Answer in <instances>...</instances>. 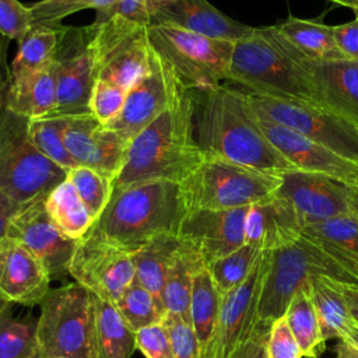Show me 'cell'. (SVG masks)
<instances>
[{
	"label": "cell",
	"mask_w": 358,
	"mask_h": 358,
	"mask_svg": "<svg viewBox=\"0 0 358 358\" xmlns=\"http://www.w3.org/2000/svg\"><path fill=\"white\" fill-rule=\"evenodd\" d=\"M164 64L169 83L168 105L130 141L124 165L112 182V190L157 179L180 183L204 159L194 136L193 90L165 62Z\"/></svg>",
	"instance_id": "1"
},
{
	"label": "cell",
	"mask_w": 358,
	"mask_h": 358,
	"mask_svg": "<svg viewBox=\"0 0 358 358\" xmlns=\"http://www.w3.org/2000/svg\"><path fill=\"white\" fill-rule=\"evenodd\" d=\"M196 127L204 157L268 173L295 169L264 134L248 92L222 84L206 91Z\"/></svg>",
	"instance_id": "2"
},
{
	"label": "cell",
	"mask_w": 358,
	"mask_h": 358,
	"mask_svg": "<svg viewBox=\"0 0 358 358\" xmlns=\"http://www.w3.org/2000/svg\"><path fill=\"white\" fill-rule=\"evenodd\" d=\"M187 213L180 183L138 182L112 190L92 229L117 246L138 250L159 235H178Z\"/></svg>",
	"instance_id": "3"
},
{
	"label": "cell",
	"mask_w": 358,
	"mask_h": 358,
	"mask_svg": "<svg viewBox=\"0 0 358 358\" xmlns=\"http://www.w3.org/2000/svg\"><path fill=\"white\" fill-rule=\"evenodd\" d=\"M227 81L245 87L252 95L323 108L306 71L278 46L268 27L255 28L252 35L235 42Z\"/></svg>",
	"instance_id": "4"
},
{
	"label": "cell",
	"mask_w": 358,
	"mask_h": 358,
	"mask_svg": "<svg viewBox=\"0 0 358 358\" xmlns=\"http://www.w3.org/2000/svg\"><path fill=\"white\" fill-rule=\"evenodd\" d=\"M315 277H326L341 285L358 288V277L338 257L305 234L270 250L259 303V322L271 326L284 316L294 294Z\"/></svg>",
	"instance_id": "5"
},
{
	"label": "cell",
	"mask_w": 358,
	"mask_h": 358,
	"mask_svg": "<svg viewBox=\"0 0 358 358\" xmlns=\"http://www.w3.org/2000/svg\"><path fill=\"white\" fill-rule=\"evenodd\" d=\"M6 49L0 42V187L25 204L46 196L67 178V172L45 158L28 136V117L6 106L4 90L10 78Z\"/></svg>",
	"instance_id": "6"
},
{
	"label": "cell",
	"mask_w": 358,
	"mask_h": 358,
	"mask_svg": "<svg viewBox=\"0 0 358 358\" xmlns=\"http://www.w3.org/2000/svg\"><path fill=\"white\" fill-rule=\"evenodd\" d=\"M36 350L66 358H95V295L78 282L52 288L39 303Z\"/></svg>",
	"instance_id": "7"
},
{
	"label": "cell",
	"mask_w": 358,
	"mask_h": 358,
	"mask_svg": "<svg viewBox=\"0 0 358 358\" xmlns=\"http://www.w3.org/2000/svg\"><path fill=\"white\" fill-rule=\"evenodd\" d=\"M280 173L252 169L221 158L203 162L180 182L187 210H228L252 206L277 193Z\"/></svg>",
	"instance_id": "8"
},
{
	"label": "cell",
	"mask_w": 358,
	"mask_h": 358,
	"mask_svg": "<svg viewBox=\"0 0 358 358\" xmlns=\"http://www.w3.org/2000/svg\"><path fill=\"white\" fill-rule=\"evenodd\" d=\"M155 53L190 90L210 91L227 81L235 42L196 35L168 25H150Z\"/></svg>",
	"instance_id": "9"
},
{
	"label": "cell",
	"mask_w": 358,
	"mask_h": 358,
	"mask_svg": "<svg viewBox=\"0 0 358 358\" xmlns=\"http://www.w3.org/2000/svg\"><path fill=\"white\" fill-rule=\"evenodd\" d=\"M91 28L95 80L116 84L127 92L150 67L148 25L113 15Z\"/></svg>",
	"instance_id": "10"
},
{
	"label": "cell",
	"mask_w": 358,
	"mask_h": 358,
	"mask_svg": "<svg viewBox=\"0 0 358 358\" xmlns=\"http://www.w3.org/2000/svg\"><path fill=\"white\" fill-rule=\"evenodd\" d=\"M252 105L260 117L292 129L306 138L358 164V126L324 108L252 95Z\"/></svg>",
	"instance_id": "11"
},
{
	"label": "cell",
	"mask_w": 358,
	"mask_h": 358,
	"mask_svg": "<svg viewBox=\"0 0 358 358\" xmlns=\"http://www.w3.org/2000/svg\"><path fill=\"white\" fill-rule=\"evenodd\" d=\"M134 255L102 238L92 228L76 243L69 275L95 296L115 303L134 281Z\"/></svg>",
	"instance_id": "12"
},
{
	"label": "cell",
	"mask_w": 358,
	"mask_h": 358,
	"mask_svg": "<svg viewBox=\"0 0 358 358\" xmlns=\"http://www.w3.org/2000/svg\"><path fill=\"white\" fill-rule=\"evenodd\" d=\"M92 28L60 27L55 55L56 108L45 117H63L91 113L90 102L95 84Z\"/></svg>",
	"instance_id": "13"
},
{
	"label": "cell",
	"mask_w": 358,
	"mask_h": 358,
	"mask_svg": "<svg viewBox=\"0 0 358 358\" xmlns=\"http://www.w3.org/2000/svg\"><path fill=\"white\" fill-rule=\"evenodd\" d=\"M270 250L262 252L248 278L222 296L214 336L200 358H231L259 324V303Z\"/></svg>",
	"instance_id": "14"
},
{
	"label": "cell",
	"mask_w": 358,
	"mask_h": 358,
	"mask_svg": "<svg viewBox=\"0 0 358 358\" xmlns=\"http://www.w3.org/2000/svg\"><path fill=\"white\" fill-rule=\"evenodd\" d=\"M268 28L278 46L306 71L323 108L358 126V60H312L282 38L274 25Z\"/></svg>",
	"instance_id": "15"
},
{
	"label": "cell",
	"mask_w": 358,
	"mask_h": 358,
	"mask_svg": "<svg viewBox=\"0 0 358 358\" xmlns=\"http://www.w3.org/2000/svg\"><path fill=\"white\" fill-rule=\"evenodd\" d=\"M63 138L78 165L94 169L110 182L120 173L130 144L92 113L63 116Z\"/></svg>",
	"instance_id": "16"
},
{
	"label": "cell",
	"mask_w": 358,
	"mask_h": 358,
	"mask_svg": "<svg viewBox=\"0 0 358 358\" xmlns=\"http://www.w3.org/2000/svg\"><path fill=\"white\" fill-rule=\"evenodd\" d=\"M45 197L21 206L13 218L7 236L21 242L43 264L50 280L69 274V264L77 241L66 238L50 220Z\"/></svg>",
	"instance_id": "17"
},
{
	"label": "cell",
	"mask_w": 358,
	"mask_h": 358,
	"mask_svg": "<svg viewBox=\"0 0 358 358\" xmlns=\"http://www.w3.org/2000/svg\"><path fill=\"white\" fill-rule=\"evenodd\" d=\"M280 175L281 186L277 194L291 203L303 228L351 213L350 186L329 176L296 168Z\"/></svg>",
	"instance_id": "18"
},
{
	"label": "cell",
	"mask_w": 358,
	"mask_h": 358,
	"mask_svg": "<svg viewBox=\"0 0 358 358\" xmlns=\"http://www.w3.org/2000/svg\"><path fill=\"white\" fill-rule=\"evenodd\" d=\"M259 123L271 144L296 169L320 173L350 187H358L357 162L336 154L289 127L260 116Z\"/></svg>",
	"instance_id": "19"
},
{
	"label": "cell",
	"mask_w": 358,
	"mask_h": 358,
	"mask_svg": "<svg viewBox=\"0 0 358 358\" xmlns=\"http://www.w3.org/2000/svg\"><path fill=\"white\" fill-rule=\"evenodd\" d=\"M249 206L228 210H192L182 221L179 236L189 242L204 264L245 245V218Z\"/></svg>",
	"instance_id": "20"
},
{
	"label": "cell",
	"mask_w": 358,
	"mask_h": 358,
	"mask_svg": "<svg viewBox=\"0 0 358 358\" xmlns=\"http://www.w3.org/2000/svg\"><path fill=\"white\" fill-rule=\"evenodd\" d=\"M168 101L169 83L166 69L162 59L152 49L147 73L126 92L122 110L106 127L131 141L166 108Z\"/></svg>",
	"instance_id": "21"
},
{
	"label": "cell",
	"mask_w": 358,
	"mask_h": 358,
	"mask_svg": "<svg viewBox=\"0 0 358 358\" xmlns=\"http://www.w3.org/2000/svg\"><path fill=\"white\" fill-rule=\"evenodd\" d=\"M50 277L43 264L21 242L0 239V298L7 303L39 305L49 292Z\"/></svg>",
	"instance_id": "22"
},
{
	"label": "cell",
	"mask_w": 358,
	"mask_h": 358,
	"mask_svg": "<svg viewBox=\"0 0 358 358\" xmlns=\"http://www.w3.org/2000/svg\"><path fill=\"white\" fill-rule=\"evenodd\" d=\"M150 25H168L196 35L231 42L248 38L255 31V27L225 15L207 0L168 1L151 14Z\"/></svg>",
	"instance_id": "23"
},
{
	"label": "cell",
	"mask_w": 358,
	"mask_h": 358,
	"mask_svg": "<svg viewBox=\"0 0 358 358\" xmlns=\"http://www.w3.org/2000/svg\"><path fill=\"white\" fill-rule=\"evenodd\" d=\"M302 224L291 203L277 193L249 206L245 218V243L260 252L278 249L302 234Z\"/></svg>",
	"instance_id": "24"
},
{
	"label": "cell",
	"mask_w": 358,
	"mask_h": 358,
	"mask_svg": "<svg viewBox=\"0 0 358 358\" xmlns=\"http://www.w3.org/2000/svg\"><path fill=\"white\" fill-rule=\"evenodd\" d=\"M6 106L28 119L49 116L56 108V64L29 77L13 80L4 90Z\"/></svg>",
	"instance_id": "25"
},
{
	"label": "cell",
	"mask_w": 358,
	"mask_h": 358,
	"mask_svg": "<svg viewBox=\"0 0 358 358\" xmlns=\"http://www.w3.org/2000/svg\"><path fill=\"white\" fill-rule=\"evenodd\" d=\"M201 266L206 264L197 250L189 242L182 239V245L169 266L162 289L165 317H179L190 322L193 275Z\"/></svg>",
	"instance_id": "26"
},
{
	"label": "cell",
	"mask_w": 358,
	"mask_h": 358,
	"mask_svg": "<svg viewBox=\"0 0 358 358\" xmlns=\"http://www.w3.org/2000/svg\"><path fill=\"white\" fill-rule=\"evenodd\" d=\"M180 245L182 239L179 235H159L136 250L134 255V281L154 295L164 313L162 289L169 266Z\"/></svg>",
	"instance_id": "27"
},
{
	"label": "cell",
	"mask_w": 358,
	"mask_h": 358,
	"mask_svg": "<svg viewBox=\"0 0 358 358\" xmlns=\"http://www.w3.org/2000/svg\"><path fill=\"white\" fill-rule=\"evenodd\" d=\"M344 285L326 277H315L309 281L312 302L317 315L323 338H344L347 331L357 324L344 295Z\"/></svg>",
	"instance_id": "28"
},
{
	"label": "cell",
	"mask_w": 358,
	"mask_h": 358,
	"mask_svg": "<svg viewBox=\"0 0 358 358\" xmlns=\"http://www.w3.org/2000/svg\"><path fill=\"white\" fill-rule=\"evenodd\" d=\"M274 27L296 50L312 60L345 59L336 45L333 27L322 20L288 17Z\"/></svg>",
	"instance_id": "29"
},
{
	"label": "cell",
	"mask_w": 358,
	"mask_h": 358,
	"mask_svg": "<svg viewBox=\"0 0 358 358\" xmlns=\"http://www.w3.org/2000/svg\"><path fill=\"white\" fill-rule=\"evenodd\" d=\"M136 350V333L115 303L95 296V358H131Z\"/></svg>",
	"instance_id": "30"
},
{
	"label": "cell",
	"mask_w": 358,
	"mask_h": 358,
	"mask_svg": "<svg viewBox=\"0 0 358 358\" xmlns=\"http://www.w3.org/2000/svg\"><path fill=\"white\" fill-rule=\"evenodd\" d=\"M45 207L57 229L71 241H80L95 224L67 178L46 194Z\"/></svg>",
	"instance_id": "31"
},
{
	"label": "cell",
	"mask_w": 358,
	"mask_h": 358,
	"mask_svg": "<svg viewBox=\"0 0 358 358\" xmlns=\"http://www.w3.org/2000/svg\"><path fill=\"white\" fill-rule=\"evenodd\" d=\"M302 234L319 242L358 277V218L354 214L308 225Z\"/></svg>",
	"instance_id": "32"
},
{
	"label": "cell",
	"mask_w": 358,
	"mask_h": 358,
	"mask_svg": "<svg viewBox=\"0 0 358 358\" xmlns=\"http://www.w3.org/2000/svg\"><path fill=\"white\" fill-rule=\"evenodd\" d=\"M222 296L220 295L207 266H201L193 275L190 296V323L196 333L200 355L208 347L221 309Z\"/></svg>",
	"instance_id": "33"
},
{
	"label": "cell",
	"mask_w": 358,
	"mask_h": 358,
	"mask_svg": "<svg viewBox=\"0 0 358 358\" xmlns=\"http://www.w3.org/2000/svg\"><path fill=\"white\" fill-rule=\"evenodd\" d=\"M284 316L299 347L301 355L306 358H317L326 348V340L320 331L309 282L302 285L294 294Z\"/></svg>",
	"instance_id": "34"
},
{
	"label": "cell",
	"mask_w": 358,
	"mask_h": 358,
	"mask_svg": "<svg viewBox=\"0 0 358 358\" xmlns=\"http://www.w3.org/2000/svg\"><path fill=\"white\" fill-rule=\"evenodd\" d=\"M60 27L32 25L25 38L20 42V49L10 66L13 80L34 76L48 69L56 55Z\"/></svg>",
	"instance_id": "35"
},
{
	"label": "cell",
	"mask_w": 358,
	"mask_h": 358,
	"mask_svg": "<svg viewBox=\"0 0 358 358\" xmlns=\"http://www.w3.org/2000/svg\"><path fill=\"white\" fill-rule=\"evenodd\" d=\"M28 136L36 151L66 172L78 166L64 144L63 117L29 119Z\"/></svg>",
	"instance_id": "36"
},
{
	"label": "cell",
	"mask_w": 358,
	"mask_h": 358,
	"mask_svg": "<svg viewBox=\"0 0 358 358\" xmlns=\"http://www.w3.org/2000/svg\"><path fill=\"white\" fill-rule=\"evenodd\" d=\"M260 253L255 246L245 243L235 252L207 264V270L221 296L235 289L248 278Z\"/></svg>",
	"instance_id": "37"
},
{
	"label": "cell",
	"mask_w": 358,
	"mask_h": 358,
	"mask_svg": "<svg viewBox=\"0 0 358 358\" xmlns=\"http://www.w3.org/2000/svg\"><path fill=\"white\" fill-rule=\"evenodd\" d=\"M124 323L136 333L137 330L164 322L165 313L154 295L141 284L133 281L115 302Z\"/></svg>",
	"instance_id": "38"
},
{
	"label": "cell",
	"mask_w": 358,
	"mask_h": 358,
	"mask_svg": "<svg viewBox=\"0 0 358 358\" xmlns=\"http://www.w3.org/2000/svg\"><path fill=\"white\" fill-rule=\"evenodd\" d=\"M36 350V319L15 317L10 308L0 315V358H29Z\"/></svg>",
	"instance_id": "39"
},
{
	"label": "cell",
	"mask_w": 358,
	"mask_h": 358,
	"mask_svg": "<svg viewBox=\"0 0 358 358\" xmlns=\"http://www.w3.org/2000/svg\"><path fill=\"white\" fill-rule=\"evenodd\" d=\"M67 179L96 221L110 199L112 182L94 169L81 165L70 169Z\"/></svg>",
	"instance_id": "40"
},
{
	"label": "cell",
	"mask_w": 358,
	"mask_h": 358,
	"mask_svg": "<svg viewBox=\"0 0 358 358\" xmlns=\"http://www.w3.org/2000/svg\"><path fill=\"white\" fill-rule=\"evenodd\" d=\"M116 0H41L29 6L32 25H56L63 18L81 10L109 8Z\"/></svg>",
	"instance_id": "41"
},
{
	"label": "cell",
	"mask_w": 358,
	"mask_h": 358,
	"mask_svg": "<svg viewBox=\"0 0 358 358\" xmlns=\"http://www.w3.org/2000/svg\"><path fill=\"white\" fill-rule=\"evenodd\" d=\"M124 98L126 91L122 87L103 80H95L90 102L91 113L106 126L122 110Z\"/></svg>",
	"instance_id": "42"
},
{
	"label": "cell",
	"mask_w": 358,
	"mask_h": 358,
	"mask_svg": "<svg viewBox=\"0 0 358 358\" xmlns=\"http://www.w3.org/2000/svg\"><path fill=\"white\" fill-rule=\"evenodd\" d=\"M32 28L29 7L18 0H0V34L18 43Z\"/></svg>",
	"instance_id": "43"
},
{
	"label": "cell",
	"mask_w": 358,
	"mask_h": 358,
	"mask_svg": "<svg viewBox=\"0 0 358 358\" xmlns=\"http://www.w3.org/2000/svg\"><path fill=\"white\" fill-rule=\"evenodd\" d=\"M136 347L145 358H175L165 322L136 331Z\"/></svg>",
	"instance_id": "44"
},
{
	"label": "cell",
	"mask_w": 358,
	"mask_h": 358,
	"mask_svg": "<svg viewBox=\"0 0 358 358\" xmlns=\"http://www.w3.org/2000/svg\"><path fill=\"white\" fill-rule=\"evenodd\" d=\"M164 322L168 327L175 358H200V347L192 323L169 316Z\"/></svg>",
	"instance_id": "45"
},
{
	"label": "cell",
	"mask_w": 358,
	"mask_h": 358,
	"mask_svg": "<svg viewBox=\"0 0 358 358\" xmlns=\"http://www.w3.org/2000/svg\"><path fill=\"white\" fill-rule=\"evenodd\" d=\"M113 15H119L129 21L150 27V21H151L150 0H116L112 7L96 11V18L94 24L99 25L106 20L112 18Z\"/></svg>",
	"instance_id": "46"
},
{
	"label": "cell",
	"mask_w": 358,
	"mask_h": 358,
	"mask_svg": "<svg viewBox=\"0 0 358 358\" xmlns=\"http://www.w3.org/2000/svg\"><path fill=\"white\" fill-rule=\"evenodd\" d=\"M268 358H301L299 347L287 324L285 316L277 319L270 327L267 343Z\"/></svg>",
	"instance_id": "47"
},
{
	"label": "cell",
	"mask_w": 358,
	"mask_h": 358,
	"mask_svg": "<svg viewBox=\"0 0 358 358\" xmlns=\"http://www.w3.org/2000/svg\"><path fill=\"white\" fill-rule=\"evenodd\" d=\"M270 327V324L259 322L253 334L231 355V358H268L267 343Z\"/></svg>",
	"instance_id": "48"
},
{
	"label": "cell",
	"mask_w": 358,
	"mask_h": 358,
	"mask_svg": "<svg viewBox=\"0 0 358 358\" xmlns=\"http://www.w3.org/2000/svg\"><path fill=\"white\" fill-rule=\"evenodd\" d=\"M334 41L345 59L358 60V20L333 27Z\"/></svg>",
	"instance_id": "49"
},
{
	"label": "cell",
	"mask_w": 358,
	"mask_h": 358,
	"mask_svg": "<svg viewBox=\"0 0 358 358\" xmlns=\"http://www.w3.org/2000/svg\"><path fill=\"white\" fill-rule=\"evenodd\" d=\"M21 203L13 199L3 187H0V239L7 236L10 224L21 208Z\"/></svg>",
	"instance_id": "50"
},
{
	"label": "cell",
	"mask_w": 358,
	"mask_h": 358,
	"mask_svg": "<svg viewBox=\"0 0 358 358\" xmlns=\"http://www.w3.org/2000/svg\"><path fill=\"white\" fill-rule=\"evenodd\" d=\"M343 289H344V295H345V299H347V302H348L351 315H352V317L355 319V322L358 323V288L345 287V285H344Z\"/></svg>",
	"instance_id": "51"
},
{
	"label": "cell",
	"mask_w": 358,
	"mask_h": 358,
	"mask_svg": "<svg viewBox=\"0 0 358 358\" xmlns=\"http://www.w3.org/2000/svg\"><path fill=\"white\" fill-rule=\"evenodd\" d=\"M337 358H358V347L341 338L337 344Z\"/></svg>",
	"instance_id": "52"
},
{
	"label": "cell",
	"mask_w": 358,
	"mask_h": 358,
	"mask_svg": "<svg viewBox=\"0 0 358 358\" xmlns=\"http://www.w3.org/2000/svg\"><path fill=\"white\" fill-rule=\"evenodd\" d=\"M337 7H344L348 8L350 11L354 13L355 20H358V0H326Z\"/></svg>",
	"instance_id": "53"
},
{
	"label": "cell",
	"mask_w": 358,
	"mask_h": 358,
	"mask_svg": "<svg viewBox=\"0 0 358 358\" xmlns=\"http://www.w3.org/2000/svg\"><path fill=\"white\" fill-rule=\"evenodd\" d=\"M348 206H350L351 214H354L358 218V187H350Z\"/></svg>",
	"instance_id": "54"
},
{
	"label": "cell",
	"mask_w": 358,
	"mask_h": 358,
	"mask_svg": "<svg viewBox=\"0 0 358 358\" xmlns=\"http://www.w3.org/2000/svg\"><path fill=\"white\" fill-rule=\"evenodd\" d=\"M343 340H347V341H350L351 344H354L355 347H358V323L354 324V326L347 331V334L344 336Z\"/></svg>",
	"instance_id": "55"
},
{
	"label": "cell",
	"mask_w": 358,
	"mask_h": 358,
	"mask_svg": "<svg viewBox=\"0 0 358 358\" xmlns=\"http://www.w3.org/2000/svg\"><path fill=\"white\" fill-rule=\"evenodd\" d=\"M168 1H172V0H150V8H151V14L162 4L168 3Z\"/></svg>",
	"instance_id": "56"
},
{
	"label": "cell",
	"mask_w": 358,
	"mask_h": 358,
	"mask_svg": "<svg viewBox=\"0 0 358 358\" xmlns=\"http://www.w3.org/2000/svg\"><path fill=\"white\" fill-rule=\"evenodd\" d=\"M29 358H66V357H59V355H49V354H42L38 350H35V352L29 357Z\"/></svg>",
	"instance_id": "57"
},
{
	"label": "cell",
	"mask_w": 358,
	"mask_h": 358,
	"mask_svg": "<svg viewBox=\"0 0 358 358\" xmlns=\"http://www.w3.org/2000/svg\"><path fill=\"white\" fill-rule=\"evenodd\" d=\"M8 306H10V303H7L6 301H3V299L0 298V315H1L4 310H7Z\"/></svg>",
	"instance_id": "58"
}]
</instances>
